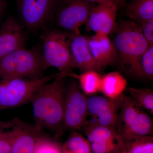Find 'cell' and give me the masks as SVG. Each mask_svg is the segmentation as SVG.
<instances>
[{
  "label": "cell",
  "instance_id": "obj_1",
  "mask_svg": "<svg viewBox=\"0 0 153 153\" xmlns=\"http://www.w3.org/2000/svg\"><path fill=\"white\" fill-rule=\"evenodd\" d=\"M66 73L60 72L57 76L39 88L30 102L33 107L35 125L43 130L52 132L55 137L62 135L64 112L65 80Z\"/></svg>",
  "mask_w": 153,
  "mask_h": 153
},
{
  "label": "cell",
  "instance_id": "obj_2",
  "mask_svg": "<svg viewBox=\"0 0 153 153\" xmlns=\"http://www.w3.org/2000/svg\"><path fill=\"white\" fill-rule=\"evenodd\" d=\"M112 43L116 53V64L127 76L134 79H146L141 60L149 45L140 26L130 19L117 23Z\"/></svg>",
  "mask_w": 153,
  "mask_h": 153
},
{
  "label": "cell",
  "instance_id": "obj_3",
  "mask_svg": "<svg viewBox=\"0 0 153 153\" xmlns=\"http://www.w3.org/2000/svg\"><path fill=\"white\" fill-rule=\"evenodd\" d=\"M44 67L42 52L37 47L22 48L0 59V78L37 79L43 76Z\"/></svg>",
  "mask_w": 153,
  "mask_h": 153
},
{
  "label": "cell",
  "instance_id": "obj_4",
  "mask_svg": "<svg viewBox=\"0 0 153 153\" xmlns=\"http://www.w3.org/2000/svg\"><path fill=\"white\" fill-rule=\"evenodd\" d=\"M72 33L59 29H47L40 38L43 46V59L45 69L50 67L68 74L74 68L70 47Z\"/></svg>",
  "mask_w": 153,
  "mask_h": 153
},
{
  "label": "cell",
  "instance_id": "obj_5",
  "mask_svg": "<svg viewBox=\"0 0 153 153\" xmlns=\"http://www.w3.org/2000/svg\"><path fill=\"white\" fill-rule=\"evenodd\" d=\"M147 111L131 96L124 95L115 130L122 138L153 137V123Z\"/></svg>",
  "mask_w": 153,
  "mask_h": 153
},
{
  "label": "cell",
  "instance_id": "obj_6",
  "mask_svg": "<svg viewBox=\"0 0 153 153\" xmlns=\"http://www.w3.org/2000/svg\"><path fill=\"white\" fill-rule=\"evenodd\" d=\"M58 73L37 79L0 78V110L15 108L30 102L36 91L52 81Z\"/></svg>",
  "mask_w": 153,
  "mask_h": 153
},
{
  "label": "cell",
  "instance_id": "obj_7",
  "mask_svg": "<svg viewBox=\"0 0 153 153\" xmlns=\"http://www.w3.org/2000/svg\"><path fill=\"white\" fill-rule=\"evenodd\" d=\"M88 115L87 97L78 82L71 79L65 85L64 91L63 130L81 129L85 125Z\"/></svg>",
  "mask_w": 153,
  "mask_h": 153
},
{
  "label": "cell",
  "instance_id": "obj_8",
  "mask_svg": "<svg viewBox=\"0 0 153 153\" xmlns=\"http://www.w3.org/2000/svg\"><path fill=\"white\" fill-rule=\"evenodd\" d=\"M20 16L28 30L36 31L44 29L54 20L63 0H18Z\"/></svg>",
  "mask_w": 153,
  "mask_h": 153
},
{
  "label": "cell",
  "instance_id": "obj_9",
  "mask_svg": "<svg viewBox=\"0 0 153 153\" xmlns=\"http://www.w3.org/2000/svg\"><path fill=\"white\" fill-rule=\"evenodd\" d=\"M124 95L114 99L99 95L88 96L87 97V117L84 126L90 125L114 128Z\"/></svg>",
  "mask_w": 153,
  "mask_h": 153
},
{
  "label": "cell",
  "instance_id": "obj_10",
  "mask_svg": "<svg viewBox=\"0 0 153 153\" xmlns=\"http://www.w3.org/2000/svg\"><path fill=\"white\" fill-rule=\"evenodd\" d=\"M94 4L86 0H63L54 17L58 29L79 32V27L87 22Z\"/></svg>",
  "mask_w": 153,
  "mask_h": 153
},
{
  "label": "cell",
  "instance_id": "obj_11",
  "mask_svg": "<svg viewBox=\"0 0 153 153\" xmlns=\"http://www.w3.org/2000/svg\"><path fill=\"white\" fill-rule=\"evenodd\" d=\"M13 138L11 153H34L38 143L49 136L44 130L23 121L19 118L12 119Z\"/></svg>",
  "mask_w": 153,
  "mask_h": 153
},
{
  "label": "cell",
  "instance_id": "obj_12",
  "mask_svg": "<svg viewBox=\"0 0 153 153\" xmlns=\"http://www.w3.org/2000/svg\"><path fill=\"white\" fill-rule=\"evenodd\" d=\"M82 129L92 153H120L122 149L123 140L114 128L87 125Z\"/></svg>",
  "mask_w": 153,
  "mask_h": 153
},
{
  "label": "cell",
  "instance_id": "obj_13",
  "mask_svg": "<svg viewBox=\"0 0 153 153\" xmlns=\"http://www.w3.org/2000/svg\"><path fill=\"white\" fill-rule=\"evenodd\" d=\"M118 7L111 3L97 4L91 11L85 23L87 31L102 33L109 36L117 27Z\"/></svg>",
  "mask_w": 153,
  "mask_h": 153
},
{
  "label": "cell",
  "instance_id": "obj_14",
  "mask_svg": "<svg viewBox=\"0 0 153 153\" xmlns=\"http://www.w3.org/2000/svg\"><path fill=\"white\" fill-rule=\"evenodd\" d=\"M26 40L23 26L15 18L9 17L0 25V59L25 48Z\"/></svg>",
  "mask_w": 153,
  "mask_h": 153
},
{
  "label": "cell",
  "instance_id": "obj_15",
  "mask_svg": "<svg viewBox=\"0 0 153 153\" xmlns=\"http://www.w3.org/2000/svg\"><path fill=\"white\" fill-rule=\"evenodd\" d=\"M70 47L74 68H78L81 73L89 70L101 72L102 70L95 62L91 52L87 36L82 35L80 31L72 33Z\"/></svg>",
  "mask_w": 153,
  "mask_h": 153
},
{
  "label": "cell",
  "instance_id": "obj_16",
  "mask_svg": "<svg viewBox=\"0 0 153 153\" xmlns=\"http://www.w3.org/2000/svg\"><path fill=\"white\" fill-rule=\"evenodd\" d=\"M88 43L94 59L102 70L116 64V53L108 36L103 33H95L88 37Z\"/></svg>",
  "mask_w": 153,
  "mask_h": 153
},
{
  "label": "cell",
  "instance_id": "obj_17",
  "mask_svg": "<svg viewBox=\"0 0 153 153\" xmlns=\"http://www.w3.org/2000/svg\"><path fill=\"white\" fill-rule=\"evenodd\" d=\"M128 82L120 72H110L102 77L100 92L107 98L114 99L124 94Z\"/></svg>",
  "mask_w": 153,
  "mask_h": 153
},
{
  "label": "cell",
  "instance_id": "obj_18",
  "mask_svg": "<svg viewBox=\"0 0 153 153\" xmlns=\"http://www.w3.org/2000/svg\"><path fill=\"white\" fill-rule=\"evenodd\" d=\"M124 14L136 23L153 19V0H129L125 6Z\"/></svg>",
  "mask_w": 153,
  "mask_h": 153
},
{
  "label": "cell",
  "instance_id": "obj_19",
  "mask_svg": "<svg viewBox=\"0 0 153 153\" xmlns=\"http://www.w3.org/2000/svg\"><path fill=\"white\" fill-rule=\"evenodd\" d=\"M67 76L78 80L79 87L85 96L93 95L100 92L102 76L98 71L89 70L82 72L79 75L71 71Z\"/></svg>",
  "mask_w": 153,
  "mask_h": 153
},
{
  "label": "cell",
  "instance_id": "obj_20",
  "mask_svg": "<svg viewBox=\"0 0 153 153\" xmlns=\"http://www.w3.org/2000/svg\"><path fill=\"white\" fill-rule=\"evenodd\" d=\"M122 138L123 146L120 153H153V137L129 136Z\"/></svg>",
  "mask_w": 153,
  "mask_h": 153
},
{
  "label": "cell",
  "instance_id": "obj_21",
  "mask_svg": "<svg viewBox=\"0 0 153 153\" xmlns=\"http://www.w3.org/2000/svg\"><path fill=\"white\" fill-rule=\"evenodd\" d=\"M61 151L62 153H92L86 138L75 131H71Z\"/></svg>",
  "mask_w": 153,
  "mask_h": 153
},
{
  "label": "cell",
  "instance_id": "obj_22",
  "mask_svg": "<svg viewBox=\"0 0 153 153\" xmlns=\"http://www.w3.org/2000/svg\"><path fill=\"white\" fill-rule=\"evenodd\" d=\"M129 95L143 108L151 115H153V91L147 88L129 87Z\"/></svg>",
  "mask_w": 153,
  "mask_h": 153
},
{
  "label": "cell",
  "instance_id": "obj_23",
  "mask_svg": "<svg viewBox=\"0 0 153 153\" xmlns=\"http://www.w3.org/2000/svg\"><path fill=\"white\" fill-rule=\"evenodd\" d=\"M13 120L0 121V153H11Z\"/></svg>",
  "mask_w": 153,
  "mask_h": 153
},
{
  "label": "cell",
  "instance_id": "obj_24",
  "mask_svg": "<svg viewBox=\"0 0 153 153\" xmlns=\"http://www.w3.org/2000/svg\"><path fill=\"white\" fill-rule=\"evenodd\" d=\"M141 65L146 79H153V45L149 46L144 52L141 60Z\"/></svg>",
  "mask_w": 153,
  "mask_h": 153
},
{
  "label": "cell",
  "instance_id": "obj_25",
  "mask_svg": "<svg viewBox=\"0 0 153 153\" xmlns=\"http://www.w3.org/2000/svg\"><path fill=\"white\" fill-rule=\"evenodd\" d=\"M34 153H62V151L61 147L49 136L39 142Z\"/></svg>",
  "mask_w": 153,
  "mask_h": 153
},
{
  "label": "cell",
  "instance_id": "obj_26",
  "mask_svg": "<svg viewBox=\"0 0 153 153\" xmlns=\"http://www.w3.org/2000/svg\"><path fill=\"white\" fill-rule=\"evenodd\" d=\"M136 23L140 26L143 36L149 46H153V19Z\"/></svg>",
  "mask_w": 153,
  "mask_h": 153
},
{
  "label": "cell",
  "instance_id": "obj_27",
  "mask_svg": "<svg viewBox=\"0 0 153 153\" xmlns=\"http://www.w3.org/2000/svg\"><path fill=\"white\" fill-rule=\"evenodd\" d=\"M88 1L93 4H97L111 3L117 6L118 7L123 5L126 0H86Z\"/></svg>",
  "mask_w": 153,
  "mask_h": 153
},
{
  "label": "cell",
  "instance_id": "obj_28",
  "mask_svg": "<svg viewBox=\"0 0 153 153\" xmlns=\"http://www.w3.org/2000/svg\"><path fill=\"white\" fill-rule=\"evenodd\" d=\"M5 6L6 3L4 0H0V19L2 16Z\"/></svg>",
  "mask_w": 153,
  "mask_h": 153
}]
</instances>
